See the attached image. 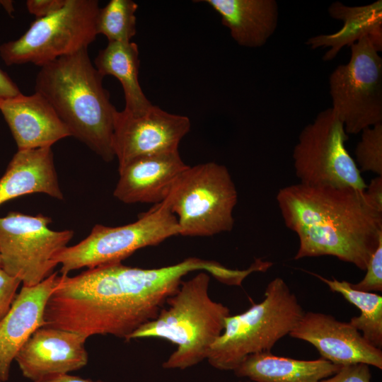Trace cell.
Here are the masks:
<instances>
[{
  "instance_id": "obj_29",
  "label": "cell",
  "mask_w": 382,
  "mask_h": 382,
  "mask_svg": "<svg viewBox=\"0 0 382 382\" xmlns=\"http://www.w3.org/2000/svg\"><path fill=\"white\" fill-rule=\"evenodd\" d=\"M65 3L66 0H28L26 6L31 14L40 18L60 9Z\"/></svg>"
},
{
  "instance_id": "obj_24",
  "label": "cell",
  "mask_w": 382,
  "mask_h": 382,
  "mask_svg": "<svg viewBox=\"0 0 382 382\" xmlns=\"http://www.w3.org/2000/svg\"><path fill=\"white\" fill-rule=\"evenodd\" d=\"M137 4L132 0H110L98 10L97 33L104 35L108 42H131L137 33Z\"/></svg>"
},
{
  "instance_id": "obj_31",
  "label": "cell",
  "mask_w": 382,
  "mask_h": 382,
  "mask_svg": "<svg viewBox=\"0 0 382 382\" xmlns=\"http://www.w3.org/2000/svg\"><path fill=\"white\" fill-rule=\"evenodd\" d=\"M20 89L10 76L0 69V99L15 96Z\"/></svg>"
},
{
  "instance_id": "obj_32",
  "label": "cell",
  "mask_w": 382,
  "mask_h": 382,
  "mask_svg": "<svg viewBox=\"0 0 382 382\" xmlns=\"http://www.w3.org/2000/svg\"><path fill=\"white\" fill-rule=\"evenodd\" d=\"M32 382H106L101 380L93 381L90 378H83L69 374H55L43 376Z\"/></svg>"
},
{
  "instance_id": "obj_26",
  "label": "cell",
  "mask_w": 382,
  "mask_h": 382,
  "mask_svg": "<svg viewBox=\"0 0 382 382\" xmlns=\"http://www.w3.org/2000/svg\"><path fill=\"white\" fill-rule=\"evenodd\" d=\"M364 277L351 286L359 291L376 292L382 291V241L371 255L366 268Z\"/></svg>"
},
{
  "instance_id": "obj_19",
  "label": "cell",
  "mask_w": 382,
  "mask_h": 382,
  "mask_svg": "<svg viewBox=\"0 0 382 382\" xmlns=\"http://www.w3.org/2000/svg\"><path fill=\"white\" fill-rule=\"evenodd\" d=\"M221 16L231 37L239 45L260 47L275 32L278 4L275 0H204Z\"/></svg>"
},
{
  "instance_id": "obj_1",
  "label": "cell",
  "mask_w": 382,
  "mask_h": 382,
  "mask_svg": "<svg viewBox=\"0 0 382 382\" xmlns=\"http://www.w3.org/2000/svg\"><path fill=\"white\" fill-rule=\"evenodd\" d=\"M204 270L228 284L233 270L220 263L189 257L169 266L143 269L120 263L58 276L46 304L45 325L86 336L111 335L128 341L155 319L188 273Z\"/></svg>"
},
{
  "instance_id": "obj_12",
  "label": "cell",
  "mask_w": 382,
  "mask_h": 382,
  "mask_svg": "<svg viewBox=\"0 0 382 382\" xmlns=\"http://www.w3.org/2000/svg\"><path fill=\"white\" fill-rule=\"evenodd\" d=\"M190 127L187 116L168 112L154 105L140 115L117 110L112 146L118 169L139 156L178 151Z\"/></svg>"
},
{
  "instance_id": "obj_5",
  "label": "cell",
  "mask_w": 382,
  "mask_h": 382,
  "mask_svg": "<svg viewBox=\"0 0 382 382\" xmlns=\"http://www.w3.org/2000/svg\"><path fill=\"white\" fill-rule=\"evenodd\" d=\"M303 313L284 280L276 277L267 284L261 302L226 318L224 330L211 346L207 359L216 369L233 371L246 357L270 352L289 335Z\"/></svg>"
},
{
  "instance_id": "obj_35",
  "label": "cell",
  "mask_w": 382,
  "mask_h": 382,
  "mask_svg": "<svg viewBox=\"0 0 382 382\" xmlns=\"http://www.w3.org/2000/svg\"><path fill=\"white\" fill-rule=\"evenodd\" d=\"M0 267H1V257H0Z\"/></svg>"
},
{
  "instance_id": "obj_25",
  "label": "cell",
  "mask_w": 382,
  "mask_h": 382,
  "mask_svg": "<svg viewBox=\"0 0 382 382\" xmlns=\"http://www.w3.org/2000/svg\"><path fill=\"white\" fill-rule=\"evenodd\" d=\"M361 133L354 151L359 169L382 176V123L367 127Z\"/></svg>"
},
{
  "instance_id": "obj_13",
  "label": "cell",
  "mask_w": 382,
  "mask_h": 382,
  "mask_svg": "<svg viewBox=\"0 0 382 382\" xmlns=\"http://www.w3.org/2000/svg\"><path fill=\"white\" fill-rule=\"evenodd\" d=\"M314 346L321 358L340 366L365 364L382 369V351L369 342L349 322L318 312L303 313L289 333Z\"/></svg>"
},
{
  "instance_id": "obj_34",
  "label": "cell",
  "mask_w": 382,
  "mask_h": 382,
  "mask_svg": "<svg viewBox=\"0 0 382 382\" xmlns=\"http://www.w3.org/2000/svg\"><path fill=\"white\" fill-rule=\"evenodd\" d=\"M239 382H242V381H239ZM245 382H253V381H245Z\"/></svg>"
},
{
  "instance_id": "obj_33",
  "label": "cell",
  "mask_w": 382,
  "mask_h": 382,
  "mask_svg": "<svg viewBox=\"0 0 382 382\" xmlns=\"http://www.w3.org/2000/svg\"><path fill=\"white\" fill-rule=\"evenodd\" d=\"M0 4L4 6V8L7 11L8 13H11V12L13 11V7L12 5V1H0Z\"/></svg>"
},
{
  "instance_id": "obj_6",
  "label": "cell",
  "mask_w": 382,
  "mask_h": 382,
  "mask_svg": "<svg viewBox=\"0 0 382 382\" xmlns=\"http://www.w3.org/2000/svg\"><path fill=\"white\" fill-rule=\"evenodd\" d=\"M164 202L177 218L179 235L212 236L233 229L238 192L225 166L207 162L188 166Z\"/></svg>"
},
{
  "instance_id": "obj_9",
  "label": "cell",
  "mask_w": 382,
  "mask_h": 382,
  "mask_svg": "<svg viewBox=\"0 0 382 382\" xmlns=\"http://www.w3.org/2000/svg\"><path fill=\"white\" fill-rule=\"evenodd\" d=\"M348 139L332 108L320 111L301 130L293 149L295 174L300 183L364 190L367 185L345 146Z\"/></svg>"
},
{
  "instance_id": "obj_22",
  "label": "cell",
  "mask_w": 382,
  "mask_h": 382,
  "mask_svg": "<svg viewBox=\"0 0 382 382\" xmlns=\"http://www.w3.org/2000/svg\"><path fill=\"white\" fill-rule=\"evenodd\" d=\"M94 64L103 77L111 75L120 81L125 94V111L140 115L152 105L139 84L140 60L136 43L108 42V45L99 51Z\"/></svg>"
},
{
  "instance_id": "obj_7",
  "label": "cell",
  "mask_w": 382,
  "mask_h": 382,
  "mask_svg": "<svg viewBox=\"0 0 382 382\" xmlns=\"http://www.w3.org/2000/svg\"><path fill=\"white\" fill-rule=\"evenodd\" d=\"M97 0H66L59 10L36 18L18 39L2 43L0 57L7 66L33 63L42 66L88 48L98 35Z\"/></svg>"
},
{
  "instance_id": "obj_20",
  "label": "cell",
  "mask_w": 382,
  "mask_h": 382,
  "mask_svg": "<svg viewBox=\"0 0 382 382\" xmlns=\"http://www.w3.org/2000/svg\"><path fill=\"white\" fill-rule=\"evenodd\" d=\"M328 13L332 18L343 22L341 29L334 33L311 37L306 42L312 50L330 48L323 60L333 59L345 46H350L364 37L370 38L379 52L382 50L381 0L359 6L335 1L329 6Z\"/></svg>"
},
{
  "instance_id": "obj_17",
  "label": "cell",
  "mask_w": 382,
  "mask_h": 382,
  "mask_svg": "<svg viewBox=\"0 0 382 382\" xmlns=\"http://www.w3.org/2000/svg\"><path fill=\"white\" fill-rule=\"evenodd\" d=\"M0 112L18 150L52 147L57 141L71 136L50 103L37 92L0 99Z\"/></svg>"
},
{
  "instance_id": "obj_10",
  "label": "cell",
  "mask_w": 382,
  "mask_h": 382,
  "mask_svg": "<svg viewBox=\"0 0 382 382\" xmlns=\"http://www.w3.org/2000/svg\"><path fill=\"white\" fill-rule=\"evenodd\" d=\"M351 57L329 76L332 110L347 134L382 123V58L370 38L349 46Z\"/></svg>"
},
{
  "instance_id": "obj_16",
  "label": "cell",
  "mask_w": 382,
  "mask_h": 382,
  "mask_svg": "<svg viewBox=\"0 0 382 382\" xmlns=\"http://www.w3.org/2000/svg\"><path fill=\"white\" fill-rule=\"evenodd\" d=\"M58 272H53L40 284L23 285L9 311L0 320V379L8 380L11 364L32 334L45 326V310L55 288Z\"/></svg>"
},
{
  "instance_id": "obj_27",
  "label": "cell",
  "mask_w": 382,
  "mask_h": 382,
  "mask_svg": "<svg viewBox=\"0 0 382 382\" xmlns=\"http://www.w3.org/2000/svg\"><path fill=\"white\" fill-rule=\"evenodd\" d=\"M371 378L369 366L360 363L342 366L335 374L319 382H371Z\"/></svg>"
},
{
  "instance_id": "obj_4",
  "label": "cell",
  "mask_w": 382,
  "mask_h": 382,
  "mask_svg": "<svg viewBox=\"0 0 382 382\" xmlns=\"http://www.w3.org/2000/svg\"><path fill=\"white\" fill-rule=\"evenodd\" d=\"M210 276L202 271L182 282L157 317L134 332L128 341L154 337L170 341L176 349L162 366L185 369L207 359L209 349L222 333L229 308L209 296Z\"/></svg>"
},
{
  "instance_id": "obj_36",
  "label": "cell",
  "mask_w": 382,
  "mask_h": 382,
  "mask_svg": "<svg viewBox=\"0 0 382 382\" xmlns=\"http://www.w3.org/2000/svg\"><path fill=\"white\" fill-rule=\"evenodd\" d=\"M0 382H3V381L0 379Z\"/></svg>"
},
{
  "instance_id": "obj_21",
  "label": "cell",
  "mask_w": 382,
  "mask_h": 382,
  "mask_svg": "<svg viewBox=\"0 0 382 382\" xmlns=\"http://www.w3.org/2000/svg\"><path fill=\"white\" fill-rule=\"evenodd\" d=\"M340 367L323 358L301 360L264 352L246 357L233 372L253 382H319Z\"/></svg>"
},
{
  "instance_id": "obj_23",
  "label": "cell",
  "mask_w": 382,
  "mask_h": 382,
  "mask_svg": "<svg viewBox=\"0 0 382 382\" xmlns=\"http://www.w3.org/2000/svg\"><path fill=\"white\" fill-rule=\"evenodd\" d=\"M311 274L325 283L332 291L340 294L360 311V315L352 317L349 323L369 342L381 349L382 296L374 292L357 290L347 281H339L335 278L328 279L315 273Z\"/></svg>"
},
{
  "instance_id": "obj_30",
  "label": "cell",
  "mask_w": 382,
  "mask_h": 382,
  "mask_svg": "<svg viewBox=\"0 0 382 382\" xmlns=\"http://www.w3.org/2000/svg\"><path fill=\"white\" fill-rule=\"evenodd\" d=\"M364 192L369 199L382 209V176L373 178Z\"/></svg>"
},
{
  "instance_id": "obj_8",
  "label": "cell",
  "mask_w": 382,
  "mask_h": 382,
  "mask_svg": "<svg viewBox=\"0 0 382 382\" xmlns=\"http://www.w3.org/2000/svg\"><path fill=\"white\" fill-rule=\"evenodd\" d=\"M177 235V218L163 201L133 223L117 227L95 225L85 239L59 252L54 262L62 265L61 274L83 267L120 263L136 250Z\"/></svg>"
},
{
  "instance_id": "obj_3",
  "label": "cell",
  "mask_w": 382,
  "mask_h": 382,
  "mask_svg": "<svg viewBox=\"0 0 382 382\" xmlns=\"http://www.w3.org/2000/svg\"><path fill=\"white\" fill-rule=\"evenodd\" d=\"M103 79L85 48L40 66L35 91L50 103L71 136L110 162L117 110Z\"/></svg>"
},
{
  "instance_id": "obj_2",
  "label": "cell",
  "mask_w": 382,
  "mask_h": 382,
  "mask_svg": "<svg viewBox=\"0 0 382 382\" xmlns=\"http://www.w3.org/2000/svg\"><path fill=\"white\" fill-rule=\"evenodd\" d=\"M276 199L299 238L295 260L330 255L366 270L382 241V209L364 190L299 183L280 189Z\"/></svg>"
},
{
  "instance_id": "obj_14",
  "label": "cell",
  "mask_w": 382,
  "mask_h": 382,
  "mask_svg": "<svg viewBox=\"0 0 382 382\" xmlns=\"http://www.w3.org/2000/svg\"><path fill=\"white\" fill-rule=\"evenodd\" d=\"M87 339L78 332L42 326L24 343L15 361L23 376L32 381L50 374H69L87 364Z\"/></svg>"
},
{
  "instance_id": "obj_11",
  "label": "cell",
  "mask_w": 382,
  "mask_h": 382,
  "mask_svg": "<svg viewBox=\"0 0 382 382\" xmlns=\"http://www.w3.org/2000/svg\"><path fill=\"white\" fill-rule=\"evenodd\" d=\"M51 218L11 212L0 217L1 267L28 286L53 273L54 256L67 246L71 230L50 228Z\"/></svg>"
},
{
  "instance_id": "obj_15",
  "label": "cell",
  "mask_w": 382,
  "mask_h": 382,
  "mask_svg": "<svg viewBox=\"0 0 382 382\" xmlns=\"http://www.w3.org/2000/svg\"><path fill=\"white\" fill-rule=\"evenodd\" d=\"M187 167L179 151L137 157L118 169L113 195L126 204L161 203Z\"/></svg>"
},
{
  "instance_id": "obj_18",
  "label": "cell",
  "mask_w": 382,
  "mask_h": 382,
  "mask_svg": "<svg viewBox=\"0 0 382 382\" xmlns=\"http://www.w3.org/2000/svg\"><path fill=\"white\" fill-rule=\"evenodd\" d=\"M32 193L64 197L51 147L18 150L0 178V205Z\"/></svg>"
},
{
  "instance_id": "obj_28",
  "label": "cell",
  "mask_w": 382,
  "mask_h": 382,
  "mask_svg": "<svg viewBox=\"0 0 382 382\" xmlns=\"http://www.w3.org/2000/svg\"><path fill=\"white\" fill-rule=\"evenodd\" d=\"M21 283L0 267V320L9 311Z\"/></svg>"
}]
</instances>
